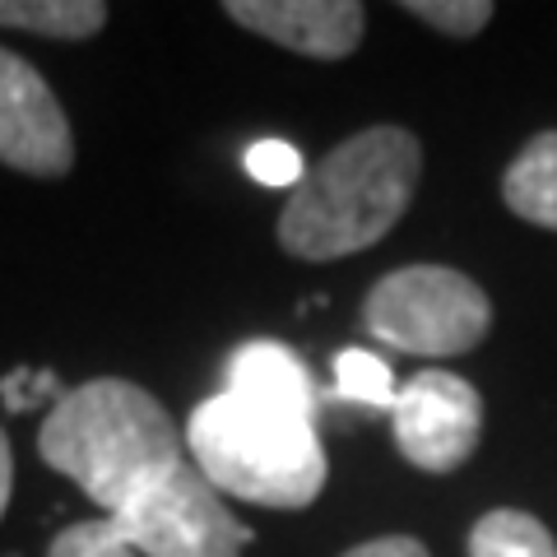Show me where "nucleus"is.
<instances>
[{"mask_svg":"<svg viewBox=\"0 0 557 557\" xmlns=\"http://www.w3.org/2000/svg\"><path fill=\"white\" fill-rule=\"evenodd\" d=\"M121 544L139 557H242L251 530L228 511V502L196 465H177L126 511L108 516Z\"/></svg>","mask_w":557,"mask_h":557,"instance_id":"5","label":"nucleus"},{"mask_svg":"<svg viewBox=\"0 0 557 557\" xmlns=\"http://www.w3.org/2000/svg\"><path fill=\"white\" fill-rule=\"evenodd\" d=\"M65 386L57 381V372H47V368H14L5 381H0V399H5V409L10 413H28V409H38L42 399H61Z\"/></svg>","mask_w":557,"mask_h":557,"instance_id":"17","label":"nucleus"},{"mask_svg":"<svg viewBox=\"0 0 557 557\" xmlns=\"http://www.w3.org/2000/svg\"><path fill=\"white\" fill-rule=\"evenodd\" d=\"M344 557H428V548L418 544V539L391 534V539H372V544H358V548H348Z\"/></svg>","mask_w":557,"mask_h":557,"instance_id":"18","label":"nucleus"},{"mask_svg":"<svg viewBox=\"0 0 557 557\" xmlns=\"http://www.w3.org/2000/svg\"><path fill=\"white\" fill-rule=\"evenodd\" d=\"M372 339L418 358L469 354L493 330V302L460 270L409 265L386 274L362 302Z\"/></svg>","mask_w":557,"mask_h":557,"instance_id":"4","label":"nucleus"},{"mask_svg":"<svg viewBox=\"0 0 557 557\" xmlns=\"http://www.w3.org/2000/svg\"><path fill=\"white\" fill-rule=\"evenodd\" d=\"M223 381H228L223 391L237 395V399H251V405H260V409L311 418V423H317V386H311V376L298 362V354H288L284 344H274V339L242 344L228 358Z\"/></svg>","mask_w":557,"mask_h":557,"instance_id":"9","label":"nucleus"},{"mask_svg":"<svg viewBox=\"0 0 557 557\" xmlns=\"http://www.w3.org/2000/svg\"><path fill=\"white\" fill-rule=\"evenodd\" d=\"M469 557H557V544L525 511H487L469 534Z\"/></svg>","mask_w":557,"mask_h":557,"instance_id":"12","label":"nucleus"},{"mask_svg":"<svg viewBox=\"0 0 557 557\" xmlns=\"http://www.w3.org/2000/svg\"><path fill=\"white\" fill-rule=\"evenodd\" d=\"M247 172L260 186H298L307 177L302 149L288 145V139H260L247 149Z\"/></svg>","mask_w":557,"mask_h":557,"instance_id":"16","label":"nucleus"},{"mask_svg":"<svg viewBox=\"0 0 557 557\" xmlns=\"http://www.w3.org/2000/svg\"><path fill=\"white\" fill-rule=\"evenodd\" d=\"M395 376L368 348H344L335 358V399L358 409H391L395 405Z\"/></svg>","mask_w":557,"mask_h":557,"instance_id":"13","label":"nucleus"},{"mask_svg":"<svg viewBox=\"0 0 557 557\" xmlns=\"http://www.w3.org/2000/svg\"><path fill=\"white\" fill-rule=\"evenodd\" d=\"M108 24V5L98 0H0V28H24L38 38L79 42Z\"/></svg>","mask_w":557,"mask_h":557,"instance_id":"11","label":"nucleus"},{"mask_svg":"<svg viewBox=\"0 0 557 557\" xmlns=\"http://www.w3.org/2000/svg\"><path fill=\"white\" fill-rule=\"evenodd\" d=\"M228 20L302 57L339 61L362 42L368 10L358 0H228Z\"/></svg>","mask_w":557,"mask_h":557,"instance_id":"8","label":"nucleus"},{"mask_svg":"<svg viewBox=\"0 0 557 557\" xmlns=\"http://www.w3.org/2000/svg\"><path fill=\"white\" fill-rule=\"evenodd\" d=\"M511 214L539 223V228H557V131H544L520 149V159L507 168L502 182Z\"/></svg>","mask_w":557,"mask_h":557,"instance_id":"10","label":"nucleus"},{"mask_svg":"<svg viewBox=\"0 0 557 557\" xmlns=\"http://www.w3.org/2000/svg\"><path fill=\"white\" fill-rule=\"evenodd\" d=\"M186 446L196 469L228 497L302 511L325 487V450L311 418L260 409L219 391L190 413Z\"/></svg>","mask_w":557,"mask_h":557,"instance_id":"3","label":"nucleus"},{"mask_svg":"<svg viewBox=\"0 0 557 557\" xmlns=\"http://www.w3.org/2000/svg\"><path fill=\"white\" fill-rule=\"evenodd\" d=\"M409 14L450 33V38H474V33L493 20V5H487V0H413Z\"/></svg>","mask_w":557,"mask_h":557,"instance_id":"15","label":"nucleus"},{"mask_svg":"<svg viewBox=\"0 0 557 557\" xmlns=\"http://www.w3.org/2000/svg\"><path fill=\"white\" fill-rule=\"evenodd\" d=\"M38 450L98 502L102 516H116L182 465V432L145 386L98 376L51 405Z\"/></svg>","mask_w":557,"mask_h":557,"instance_id":"1","label":"nucleus"},{"mask_svg":"<svg viewBox=\"0 0 557 557\" xmlns=\"http://www.w3.org/2000/svg\"><path fill=\"white\" fill-rule=\"evenodd\" d=\"M10 487H14V460H10L5 432H0V516H5V507H10Z\"/></svg>","mask_w":557,"mask_h":557,"instance_id":"19","label":"nucleus"},{"mask_svg":"<svg viewBox=\"0 0 557 557\" xmlns=\"http://www.w3.org/2000/svg\"><path fill=\"white\" fill-rule=\"evenodd\" d=\"M395 442L405 460L428 474H450L479 446L483 405L479 391L456 372H418L395 391Z\"/></svg>","mask_w":557,"mask_h":557,"instance_id":"6","label":"nucleus"},{"mask_svg":"<svg viewBox=\"0 0 557 557\" xmlns=\"http://www.w3.org/2000/svg\"><path fill=\"white\" fill-rule=\"evenodd\" d=\"M47 557H139L131 544H121L116 530L108 525V516L98 520H75L70 530L51 539Z\"/></svg>","mask_w":557,"mask_h":557,"instance_id":"14","label":"nucleus"},{"mask_svg":"<svg viewBox=\"0 0 557 557\" xmlns=\"http://www.w3.org/2000/svg\"><path fill=\"white\" fill-rule=\"evenodd\" d=\"M0 163L28 177H65L75 168V135L57 94L14 51H0Z\"/></svg>","mask_w":557,"mask_h":557,"instance_id":"7","label":"nucleus"},{"mask_svg":"<svg viewBox=\"0 0 557 557\" xmlns=\"http://www.w3.org/2000/svg\"><path fill=\"white\" fill-rule=\"evenodd\" d=\"M418 139L399 126L348 135L293 190L278 214V242L298 260H339L386 237L413 200Z\"/></svg>","mask_w":557,"mask_h":557,"instance_id":"2","label":"nucleus"}]
</instances>
